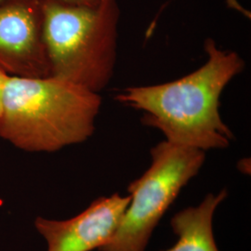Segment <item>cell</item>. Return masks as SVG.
<instances>
[{
  "label": "cell",
  "instance_id": "1",
  "mask_svg": "<svg viewBox=\"0 0 251 251\" xmlns=\"http://www.w3.org/2000/svg\"><path fill=\"white\" fill-rule=\"evenodd\" d=\"M204 49L207 60L198 70L165 84L126 88L116 99L144 112L143 123L159 129L166 141L206 152L227 148L234 138L221 117L220 97L245 62L211 38Z\"/></svg>",
  "mask_w": 251,
  "mask_h": 251
},
{
  "label": "cell",
  "instance_id": "2",
  "mask_svg": "<svg viewBox=\"0 0 251 251\" xmlns=\"http://www.w3.org/2000/svg\"><path fill=\"white\" fill-rule=\"evenodd\" d=\"M99 93L47 76H9L0 100V138L28 152H54L86 142L95 130Z\"/></svg>",
  "mask_w": 251,
  "mask_h": 251
},
{
  "label": "cell",
  "instance_id": "3",
  "mask_svg": "<svg viewBox=\"0 0 251 251\" xmlns=\"http://www.w3.org/2000/svg\"><path fill=\"white\" fill-rule=\"evenodd\" d=\"M41 8L50 75L99 93L116 65L117 0L91 6L41 0Z\"/></svg>",
  "mask_w": 251,
  "mask_h": 251
},
{
  "label": "cell",
  "instance_id": "4",
  "mask_svg": "<svg viewBox=\"0 0 251 251\" xmlns=\"http://www.w3.org/2000/svg\"><path fill=\"white\" fill-rule=\"evenodd\" d=\"M151 158L149 169L127 186L129 204L99 251H145L153 230L181 189L198 175L206 154L165 141L152 147Z\"/></svg>",
  "mask_w": 251,
  "mask_h": 251
},
{
  "label": "cell",
  "instance_id": "5",
  "mask_svg": "<svg viewBox=\"0 0 251 251\" xmlns=\"http://www.w3.org/2000/svg\"><path fill=\"white\" fill-rule=\"evenodd\" d=\"M0 70L9 76H50L41 0L0 2Z\"/></svg>",
  "mask_w": 251,
  "mask_h": 251
},
{
  "label": "cell",
  "instance_id": "6",
  "mask_svg": "<svg viewBox=\"0 0 251 251\" xmlns=\"http://www.w3.org/2000/svg\"><path fill=\"white\" fill-rule=\"evenodd\" d=\"M129 201V196L119 194L102 197L71 219L37 217L35 226L45 239L48 251H99L115 233Z\"/></svg>",
  "mask_w": 251,
  "mask_h": 251
},
{
  "label": "cell",
  "instance_id": "7",
  "mask_svg": "<svg viewBox=\"0 0 251 251\" xmlns=\"http://www.w3.org/2000/svg\"><path fill=\"white\" fill-rule=\"evenodd\" d=\"M228 197L226 189L218 195L208 194L198 206H189L171 218V226L178 240L161 251H219L213 233L217 207Z\"/></svg>",
  "mask_w": 251,
  "mask_h": 251
},
{
  "label": "cell",
  "instance_id": "8",
  "mask_svg": "<svg viewBox=\"0 0 251 251\" xmlns=\"http://www.w3.org/2000/svg\"><path fill=\"white\" fill-rule=\"evenodd\" d=\"M3 0H0V2ZM68 3H73V4H79V5H95L99 0H63Z\"/></svg>",
  "mask_w": 251,
  "mask_h": 251
},
{
  "label": "cell",
  "instance_id": "9",
  "mask_svg": "<svg viewBox=\"0 0 251 251\" xmlns=\"http://www.w3.org/2000/svg\"><path fill=\"white\" fill-rule=\"evenodd\" d=\"M8 75L0 70V100H1V95H2V90L5 84V81L7 79Z\"/></svg>",
  "mask_w": 251,
  "mask_h": 251
}]
</instances>
